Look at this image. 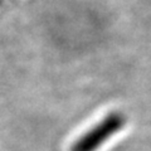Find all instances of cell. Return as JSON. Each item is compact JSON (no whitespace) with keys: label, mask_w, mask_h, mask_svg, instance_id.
Masks as SVG:
<instances>
[{"label":"cell","mask_w":151,"mask_h":151,"mask_svg":"<svg viewBox=\"0 0 151 151\" xmlns=\"http://www.w3.org/2000/svg\"><path fill=\"white\" fill-rule=\"evenodd\" d=\"M126 124V117L120 112L108 113L94 125L91 130L82 135L73 144L70 151H96L106 141L116 135Z\"/></svg>","instance_id":"obj_1"}]
</instances>
